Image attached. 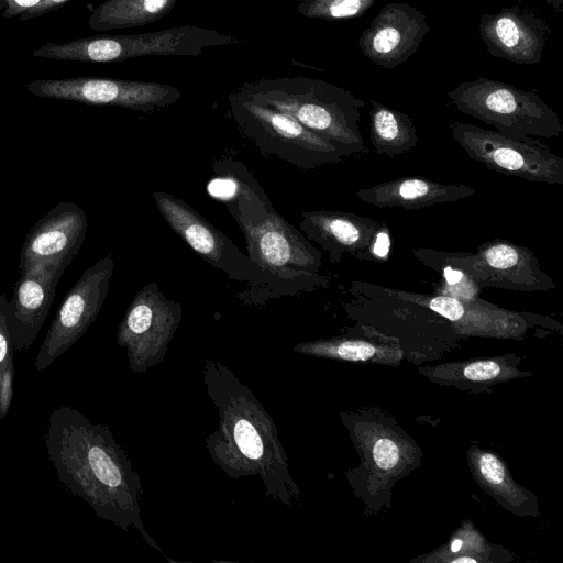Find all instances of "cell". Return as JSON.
Instances as JSON below:
<instances>
[{
	"label": "cell",
	"instance_id": "cell-1",
	"mask_svg": "<svg viewBox=\"0 0 563 563\" xmlns=\"http://www.w3.org/2000/svg\"><path fill=\"white\" fill-rule=\"evenodd\" d=\"M45 444L58 479L96 515L123 530H139L161 551L142 525L141 482L107 426L92 423L79 410L59 406L48 417Z\"/></svg>",
	"mask_w": 563,
	"mask_h": 563
},
{
	"label": "cell",
	"instance_id": "cell-2",
	"mask_svg": "<svg viewBox=\"0 0 563 563\" xmlns=\"http://www.w3.org/2000/svg\"><path fill=\"white\" fill-rule=\"evenodd\" d=\"M203 373L220 417L219 428L206 439L211 459L230 477H261L267 496L291 507L299 489L273 419L229 368L208 361Z\"/></svg>",
	"mask_w": 563,
	"mask_h": 563
},
{
	"label": "cell",
	"instance_id": "cell-3",
	"mask_svg": "<svg viewBox=\"0 0 563 563\" xmlns=\"http://www.w3.org/2000/svg\"><path fill=\"white\" fill-rule=\"evenodd\" d=\"M340 417L361 460L345 473L352 493L367 515L389 509L395 484L421 466V448L378 407L341 411Z\"/></svg>",
	"mask_w": 563,
	"mask_h": 563
},
{
	"label": "cell",
	"instance_id": "cell-4",
	"mask_svg": "<svg viewBox=\"0 0 563 563\" xmlns=\"http://www.w3.org/2000/svg\"><path fill=\"white\" fill-rule=\"evenodd\" d=\"M239 90L292 117L335 146L343 157L368 152L360 131L365 103L345 88L318 78L295 76L245 82Z\"/></svg>",
	"mask_w": 563,
	"mask_h": 563
},
{
	"label": "cell",
	"instance_id": "cell-5",
	"mask_svg": "<svg viewBox=\"0 0 563 563\" xmlns=\"http://www.w3.org/2000/svg\"><path fill=\"white\" fill-rule=\"evenodd\" d=\"M240 229L245 238L247 256L265 278L254 302L328 286V279L320 274L321 252L275 210L255 225Z\"/></svg>",
	"mask_w": 563,
	"mask_h": 563
},
{
	"label": "cell",
	"instance_id": "cell-6",
	"mask_svg": "<svg viewBox=\"0 0 563 563\" xmlns=\"http://www.w3.org/2000/svg\"><path fill=\"white\" fill-rule=\"evenodd\" d=\"M448 97L459 111L505 135L532 142L563 133L558 113L533 90L478 77L460 84Z\"/></svg>",
	"mask_w": 563,
	"mask_h": 563
},
{
	"label": "cell",
	"instance_id": "cell-7",
	"mask_svg": "<svg viewBox=\"0 0 563 563\" xmlns=\"http://www.w3.org/2000/svg\"><path fill=\"white\" fill-rule=\"evenodd\" d=\"M241 44V40L213 29L197 25L161 31L96 36L65 44L48 43L35 56L75 62L110 63L144 56H198L213 46Z\"/></svg>",
	"mask_w": 563,
	"mask_h": 563
},
{
	"label": "cell",
	"instance_id": "cell-8",
	"mask_svg": "<svg viewBox=\"0 0 563 563\" xmlns=\"http://www.w3.org/2000/svg\"><path fill=\"white\" fill-rule=\"evenodd\" d=\"M413 256L432 269L455 271L478 287L547 291L556 287L534 253L511 241L483 242L475 253L413 249Z\"/></svg>",
	"mask_w": 563,
	"mask_h": 563
},
{
	"label": "cell",
	"instance_id": "cell-9",
	"mask_svg": "<svg viewBox=\"0 0 563 563\" xmlns=\"http://www.w3.org/2000/svg\"><path fill=\"white\" fill-rule=\"evenodd\" d=\"M228 101L239 130L264 155H273L303 170L335 164L344 158L335 146L292 117L240 90L230 93Z\"/></svg>",
	"mask_w": 563,
	"mask_h": 563
},
{
	"label": "cell",
	"instance_id": "cell-10",
	"mask_svg": "<svg viewBox=\"0 0 563 563\" xmlns=\"http://www.w3.org/2000/svg\"><path fill=\"white\" fill-rule=\"evenodd\" d=\"M449 126L464 153L488 169L533 183L563 184V158L541 140L527 142L459 121Z\"/></svg>",
	"mask_w": 563,
	"mask_h": 563
},
{
	"label": "cell",
	"instance_id": "cell-11",
	"mask_svg": "<svg viewBox=\"0 0 563 563\" xmlns=\"http://www.w3.org/2000/svg\"><path fill=\"white\" fill-rule=\"evenodd\" d=\"M379 297L397 299L427 308L446 319L459 335L522 340L534 325L561 329L555 320L530 312L500 308L478 298L426 295L371 285Z\"/></svg>",
	"mask_w": 563,
	"mask_h": 563
},
{
	"label": "cell",
	"instance_id": "cell-12",
	"mask_svg": "<svg viewBox=\"0 0 563 563\" xmlns=\"http://www.w3.org/2000/svg\"><path fill=\"white\" fill-rule=\"evenodd\" d=\"M153 198L162 218L205 262L231 279L247 282L245 301H255L265 284L263 272L224 233L184 200L162 190Z\"/></svg>",
	"mask_w": 563,
	"mask_h": 563
},
{
	"label": "cell",
	"instance_id": "cell-13",
	"mask_svg": "<svg viewBox=\"0 0 563 563\" xmlns=\"http://www.w3.org/2000/svg\"><path fill=\"white\" fill-rule=\"evenodd\" d=\"M181 317L180 303L167 298L154 282L134 295L117 334L132 372L144 373L164 360Z\"/></svg>",
	"mask_w": 563,
	"mask_h": 563
},
{
	"label": "cell",
	"instance_id": "cell-14",
	"mask_svg": "<svg viewBox=\"0 0 563 563\" xmlns=\"http://www.w3.org/2000/svg\"><path fill=\"white\" fill-rule=\"evenodd\" d=\"M113 269L114 261L109 253L87 268L67 292L35 356L36 371L46 369L96 320L107 297Z\"/></svg>",
	"mask_w": 563,
	"mask_h": 563
},
{
	"label": "cell",
	"instance_id": "cell-15",
	"mask_svg": "<svg viewBox=\"0 0 563 563\" xmlns=\"http://www.w3.org/2000/svg\"><path fill=\"white\" fill-rule=\"evenodd\" d=\"M26 88L41 98L115 106L142 112L166 108L181 97L177 87L167 84L96 77L41 79Z\"/></svg>",
	"mask_w": 563,
	"mask_h": 563
},
{
	"label": "cell",
	"instance_id": "cell-16",
	"mask_svg": "<svg viewBox=\"0 0 563 563\" xmlns=\"http://www.w3.org/2000/svg\"><path fill=\"white\" fill-rule=\"evenodd\" d=\"M299 228L309 241L328 253L333 264L340 263L344 254L360 261L388 258V225L372 218L343 211H303Z\"/></svg>",
	"mask_w": 563,
	"mask_h": 563
},
{
	"label": "cell",
	"instance_id": "cell-17",
	"mask_svg": "<svg viewBox=\"0 0 563 563\" xmlns=\"http://www.w3.org/2000/svg\"><path fill=\"white\" fill-rule=\"evenodd\" d=\"M429 31L422 11L405 2H390L362 32L358 46L374 64L394 69L416 53Z\"/></svg>",
	"mask_w": 563,
	"mask_h": 563
},
{
	"label": "cell",
	"instance_id": "cell-18",
	"mask_svg": "<svg viewBox=\"0 0 563 563\" xmlns=\"http://www.w3.org/2000/svg\"><path fill=\"white\" fill-rule=\"evenodd\" d=\"M71 262L60 258L21 274L5 312L14 351L27 350L34 343L54 301L57 284Z\"/></svg>",
	"mask_w": 563,
	"mask_h": 563
},
{
	"label": "cell",
	"instance_id": "cell-19",
	"mask_svg": "<svg viewBox=\"0 0 563 563\" xmlns=\"http://www.w3.org/2000/svg\"><path fill=\"white\" fill-rule=\"evenodd\" d=\"M478 33L492 56L534 65L541 60L551 29L537 12L514 5L482 14Z\"/></svg>",
	"mask_w": 563,
	"mask_h": 563
},
{
	"label": "cell",
	"instance_id": "cell-20",
	"mask_svg": "<svg viewBox=\"0 0 563 563\" xmlns=\"http://www.w3.org/2000/svg\"><path fill=\"white\" fill-rule=\"evenodd\" d=\"M88 228L86 212L78 205L62 201L51 208L30 230L20 253L23 274L43 263L70 258L79 253Z\"/></svg>",
	"mask_w": 563,
	"mask_h": 563
},
{
	"label": "cell",
	"instance_id": "cell-21",
	"mask_svg": "<svg viewBox=\"0 0 563 563\" xmlns=\"http://www.w3.org/2000/svg\"><path fill=\"white\" fill-rule=\"evenodd\" d=\"M520 363L521 357L507 353L421 366L418 373L437 385L464 391L487 393L498 384L532 376L531 372L519 366Z\"/></svg>",
	"mask_w": 563,
	"mask_h": 563
},
{
	"label": "cell",
	"instance_id": "cell-22",
	"mask_svg": "<svg viewBox=\"0 0 563 563\" xmlns=\"http://www.w3.org/2000/svg\"><path fill=\"white\" fill-rule=\"evenodd\" d=\"M294 351L303 355L358 364L399 366L404 360L399 340L373 328H361L358 332L298 343Z\"/></svg>",
	"mask_w": 563,
	"mask_h": 563
},
{
	"label": "cell",
	"instance_id": "cell-23",
	"mask_svg": "<svg viewBox=\"0 0 563 563\" xmlns=\"http://www.w3.org/2000/svg\"><path fill=\"white\" fill-rule=\"evenodd\" d=\"M466 460L477 486L505 510L523 518L540 516L537 495L514 479L497 453L473 444L466 451Z\"/></svg>",
	"mask_w": 563,
	"mask_h": 563
},
{
	"label": "cell",
	"instance_id": "cell-24",
	"mask_svg": "<svg viewBox=\"0 0 563 563\" xmlns=\"http://www.w3.org/2000/svg\"><path fill=\"white\" fill-rule=\"evenodd\" d=\"M476 189L462 184H442L421 176L400 177L356 191L361 201L377 208L416 210L435 203L468 198Z\"/></svg>",
	"mask_w": 563,
	"mask_h": 563
},
{
	"label": "cell",
	"instance_id": "cell-25",
	"mask_svg": "<svg viewBox=\"0 0 563 563\" xmlns=\"http://www.w3.org/2000/svg\"><path fill=\"white\" fill-rule=\"evenodd\" d=\"M213 169L218 178L208 186L209 192L225 202L239 227L255 225L274 210L264 189L242 163L217 162Z\"/></svg>",
	"mask_w": 563,
	"mask_h": 563
},
{
	"label": "cell",
	"instance_id": "cell-26",
	"mask_svg": "<svg viewBox=\"0 0 563 563\" xmlns=\"http://www.w3.org/2000/svg\"><path fill=\"white\" fill-rule=\"evenodd\" d=\"M514 556L501 545L492 544L485 536L465 519L450 536L448 542L433 551L419 555L415 563H500Z\"/></svg>",
	"mask_w": 563,
	"mask_h": 563
},
{
	"label": "cell",
	"instance_id": "cell-27",
	"mask_svg": "<svg viewBox=\"0 0 563 563\" xmlns=\"http://www.w3.org/2000/svg\"><path fill=\"white\" fill-rule=\"evenodd\" d=\"M369 141L376 154L391 158L415 148L419 137L406 113L371 100Z\"/></svg>",
	"mask_w": 563,
	"mask_h": 563
},
{
	"label": "cell",
	"instance_id": "cell-28",
	"mask_svg": "<svg viewBox=\"0 0 563 563\" xmlns=\"http://www.w3.org/2000/svg\"><path fill=\"white\" fill-rule=\"evenodd\" d=\"M178 0H106L90 16L98 31L144 26L167 15Z\"/></svg>",
	"mask_w": 563,
	"mask_h": 563
},
{
	"label": "cell",
	"instance_id": "cell-29",
	"mask_svg": "<svg viewBox=\"0 0 563 563\" xmlns=\"http://www.w3.org/2000/svg\"><path fill=\"white\" fill-rule=\"evenodd\" d=\"M376 0H294L296 11L305 18L324 21L356 19Z\"/></svg>",
	"mask_w": 563,
	"mask_h": 563
},
{
	"label": "cell",
	"instance_id": "cell-30",
	"mask_svg": "<svg viewBox=\"0 0 563 563\" xmlns=\"http://www.w3.org/2000/svg\"><path fill=\"white\" fill-rule=\"evenodd\" d=\"M7 296L0 294V420L3 419L10 410L14 380V349L7 327Z\"/></svg>",
	"mask_w": 563,
	"mask_h": 563
},
{
	"label": "cell",
	"instance_id": "cell-31",
	"mask_svg": "<svg viewBox=\"0 0 563 563\" xmlns=\"http://www.w3.org/2000/svg\"><path fill=\"white\" fill-rule=\"evenodd\" d=\"M548 5L558 13L563 11V0H543Z\"/></svg>",
	"mask_w": 563,
	"mask_h": 563
},
{
	"label": "cell",
	"instance_id": "cell-32",
	"mask_svg": "<svg viewBox=\"0 0 563 563\" xmlns=\"http://www.w3.org/2000/svg\"><path fill=\"white\" fill-rule=\"evenodd\" d=\"M41 0H14V2L22 8L35 7Z\"/></svg>",
	"mask_w": 563,
	"mask_h": 563
},
{
	"label": "cell",
	"instance_id": "cell-33",
	"mask_svg": "<svg viewBox=\"0 0 563 563\" xmlns=\"http://www.w3.org/2000/svg\"><path fill=\"white\" fill-rule=\"evenodd\" d=\"M65 1L66 0H47L46 5L58 4V3H62V2H65Z\"/></svg>",
	"mask_w": 563,
	"mask_h": 563
}]
</instances>
